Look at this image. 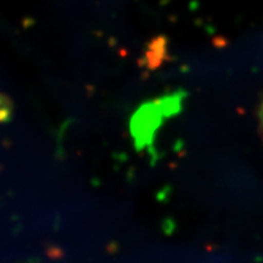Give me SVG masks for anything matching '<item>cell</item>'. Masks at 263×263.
Wrapping results in <instances>:
<instances>
[{"label": "cell", "mask_w": 263, "mask_h": 263, "mask_svg": "<svg viewBox=\"0 0 263 263\" xmlns=\"http://www.w3.org/2000/svg\"><path fill=\"white\" fill-rule=\"evenodd\" d=\"M183 93L156 99L138 108L130 121V132L138 149H143L153 144L156 130L167 117L174 116L182 108Z\"/></svg>", "instance_id": "6da1fadb"}, {"label": "cell", "mask_w": 263, "mask_h": 263, "mask_svg": "<svg viewBox=\"0 0 263 263\" xmlns=\"http://www.w3.org/2000/svg\"><path fill=\"white\" fill-rule=\"evenodd\" d=\"M166 39L163 37L156 38L149 43L145 52V58H144L146 68L155 70V68L159 67L164 61V59H166Z\"/></svg>", "instance_id": "7a4b0ae2"}, {"label": "cell", "mask_w": 263, "mask_h": 263, "mask_svg": "<svg viewBox=\"0 0 263 263\" xmlns=\"http://www.w3.org/2000/svg\"><path fill=\"white\" fill-rule=\"evenodd\" d=\"M0 118H2L3 122H6V121L10 120L11 117V111H12V105L11 100H10L9 97H6L5 94H3L2 97V104H0Z\"/></svg>", "instance_id": "3957f363"}, {"label": "cell", "mask_w": 263, "mask_h": 263, "mask_svg": "<svg viewBox=\"0 0 263 263\" xmlns=\"http://www.w3.org/2000/svg\"><path fill=\"white\" fill-rule=\"evenodd\" d=\"M258 117H259V126H261V130H262V136H263V101L259 106L258 110Z\"/></svg>", "instance_id": "277c9868"}]
</instances>
